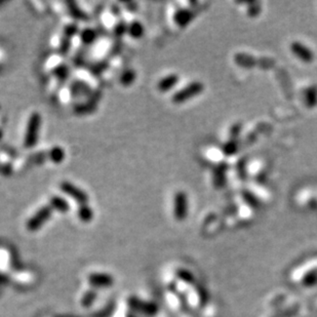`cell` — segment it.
Returning <instances> with one entry per match:
<instances>
[{
    "label": "cell",
    "mask_w": 317,
    "mask_h": 317,
    "mask_svg": "<svg viewBox=\"0 0 317 317\" xmlns=\"http://www.w3.org/2000/svg\"><path fill=\"white\" fill-rule=\"evenodd\" d=\"M78 34L84 44H93L98 40L97 31L90 27L82 29Z\"/></svg>",
    "instance_id": "cell-19"
},
{
    "label": "cell",
    "mask_w": 317,
    "mask_h": 317,
    "mask_svg": "<svg viewBox=\"0 0 317 317\" xmlns=\"http://www.w3.org/2000/svg\"><path fill=\"white\" fill-rule=\"evenodd\" d=\"M203 89H204V86L201 81H193L191 84L178 90L177 92H174L172 97V101L174 104L185 103L187 101H189L190 99L201 95V93L203 91Z\"/></svg>",
    "instance_id": "cell-4"
},
{
    "label": "cell",
    "mask_w": 317,
    "mask_h": 317,
    "mask_svg": "<svg viewBox=\"0 0 317 317\" xmlns=\"http://www.w3.org/2000/svg\"><path fill=\"white\" fill-rule=\"evenodd\" d=\"M74 76L79 84L86 86L91 92L101 91L102 80L90 70L84 67H78L74 70Z\"/></svg>",
    "instance_id": "cell-1"
},
{
    "label": "cell",
    "mask_w": 317,
    "mask_h": 317,
    "mask_svg": "<svg viewBox=\"0 0 317 317\" xmlns=\"http://www.w3.org/2000/svg\"><path fill=\"white\" fill-rule=\"evenodd\" d=\"M136 72L134 71V70L132 69H128V70H125V71H123L121 74H120V77H119V82H120V85L124 86H131L133 82L135 81L136 79Z\"/></svg>",
    "instance_id": "cell-25"
},
{
    "label": "cell",
    "mask_w": 317,
    "mask_h": 317,
    "mask_svg": "<svg viewBox=\"0 0 317 317\" xmlns=\"http://www.w3.org/2000/svg\"><path fill=\"white\" fill-rule=\"evenodd\" d=\"M123 65H124L123 58L121 56H118V55H115V56L110 57V58L107 61V66L109 68H111L112 70H114L115 72H118L119 70H121Z\"/></svg>",
    "instance_id": "cell-24"
},
{
    "label": "cell",
    "mask_w": 317,
    "mask_h": 317,
    "mask_svg": "<svg viewBox=\"0 0 317 317\" xmlns=\"http://www.w3.org/2000/svg\"><path fill=\"white\" fill-rule=\"evenodd\" d=\"M41 126V115L38 112L31 113L24 137V145L26 148H32L37 143L39 128Z\"/></svg>",
    "instance_id": "cell-2"
},
{
    "label": "cell",
    "mask_w": 317,
    "mask_h": 317,
    "mask_svg": "<svg viewBox=\"0 0 317 317\" xmlns=\"http://www.w3.org/2000/svg\"><path fill=\"white\" fill-rule=\"evenodd\" d=\"M95 299H96V293L95 292H93V291L86 292L84 295V297H82V300H81L82 306H85V307L90 306V305L92 304V302L95 301Z\"/></svg>",
    "instance_id": "cell-30"
},
{
    "label": "cell",
    "mask_w": 317,
    "mask_h": 317,
    "mask_svg": "<svg viewBox=\"0 0 317 317\" xmlns=\"http://www.w3.org/2000/svg\"><path fill=\"white\" fill-rule=\"evenodd\" d=\"M88 283L95 288H109L113 285V278L109 274L93 273L88 276Z\"/></svg>",
    "instance_id": "cell-11"
},
{
    "label": "cell",
    "mask_w": 317,
    "mask_h": 317,
    "mask_svg": "<svg viewBox=\"0 0 317 317\" xmlns=\"http://www.w3.org/2000/svg\"><path fill=\"white\" fill-rule=\"evenodd\" d=\"M4 122L5 119L2 115H0V140H1L2 136H3V126H4Z\"/></svg>",
    "instance_id": "cell-32"
},
{
    "label": "cell",
    "mask_w": 317,
    "mask_h": 317,
    "mask_svg": "<svg viewBox=\"0 0 317 317\" xmlns=\"http://www.w3.org/2000/svg\"><path fill=\"white\" fill-rule=\"evenodd\" d=\"M306 102L309 107H313L317 104V88L312 86L306 91Z\"/></svg>",
    "instance_id": "cell-29"
},
{
    "label": "cell",
    "mask_w": 317,
    "mask_h": 317,
    "mask_svg": "<svg viewBox=\"0 0 317 317\" xmlns=\"http://www.w3.org/2000/svg\"><path fill=\"white\" fill-rule=\"evenodd\" d=\"M49 6L51 9L54 11L56 15H58L61 19L70 15L69 13V8L67 5V2H62V1H52L49 3Z\"/></svg>",
    "instance_id": "cell-21"
},
{
    "label": "cell",
    "mask_w": 317,
    "mask_h": 317,
    "mask_svg": "<svg viewBox=\"0 0 317 317\" xmlns=\"http://www.w3.org/2000/svg\"><path fill=\"white\" fill-rule=\"evenodd\" d=\"M73 97H74V95H73V91H72L71 87H70L69 86H63L61 87V89L58 90L56 98H57L58 102L60 103L61 105L66 106V105H69L70 103H71Z\"/></svg>",
    "instance_id": "cell-16"
},
{
    "label": "cell",
    "mask_w": 317,
    "mask_h": 317,
    "mask_svg": "<svg viewBox=\"0 0 317 317\" xmlns=\"http://www.w3.org/2000/svg\"><path fill=\"white\" fill-rule=\"evenodd\" d=\"M179 81V76L177 74H170L159 80L157 87L161 92H167L177 86Z\"/></svg>",
    "instance_id": "cell-13"
},
{
    "label": "cell",
    "mask_w": 317,
    "mask_h": 317,
    "mask_svg": "<svg viewBox=\"0 0 317 317\" xmlns=\"http://www.w3.org/2000/svg\"><path fill=\"white\" fill-rule=\"evenodd\" d=\"M125 26H126V32L130 34L133 38L137 39L143 36L144 27L142 25V23H141L139 20L135 19L132 22L128 23V24H126Z\"/></svg>",
    "instance_id": "cell-14"
},
{
    "label": "cell",
    "mask_w": 317,
    "mask_h": 317,
    "mask_svg": "<svg viewBox=\"0 0 317 317\" xmlns=\"http://www.w3.org/2000/svg\"><path fill=\"white\" fill-rule=\"evenodd\" d=\"M116 73L117 72H115L114 70H112L111 68H109L107 65H106L103 68H101V70H100V72H99L100 79L103 81H106V82L111 81L114 78Z\"/></svg>",
    "instance_id": "cell-28"
},
{
    "label": "cell",
    "mask_w": 317,
    "mask_h": 317,
    "mask_svg": "<svg viewBox=\"0 0 317 317\" xmlns=\"http://www.w3.org/2000/svg\"><path fill=\"white\" fill-rule=\"evenodd\" d=\"M60 189L63 193L68 195L69 197H71L72 199L80 204H86L88 202V196L87 194L82 191L80 188L75 186L74 184L64 181L60 184Z\"/></svg>",
    "instance_id": "cell-6"
},
{
    "label": "cell",
    "mask_w": 317,
    "mask_h": 317,
    "mask_svg": "<svg viewBox=\"0 0 317 317\" xmlns=\"http://www.w3.org/2000/svg\"><path fill=\"white\" fill-rule=\"evenodd\" d=\"M77 216L79 220L82 222H89L93 218V211L89 205L86 204H80L78 209H77Z\"/></svg>",
    "instance_id": "cell-23"
},
{
    "label": "cell",
    "mask_w": 317,
    "mask_h": 317,
    "mask_svg": "<svg viewBox=\"0 0 317 317\" xmlns=\"http://www.w3.org/2000/svg\"><path fill=\"white\" fill-rule=\"evenodd\" d=\"M67 5L69 8V13L72 16L74 20H80V21H87L89 19L88 15L86 13L84 9L78 5L77 2H69L67 1Z\"/></svg>",
    "instance_id": "cell-15"
},
{
    "label": "cell",
    "mask_w": 317,
    "mask_h": 317,
    "mask_svg": "<svg viewBox=\"0 0 317 317\" xmlns=\"http://www.w3.org/2000/svg\"><path fill=\"white\" fill-rule=\"evenodd\" d=\"M65 159V151L60 146H55L49 150V160L54 163H61Z\"/></svg>",
    "instance_id": "cell-22"
},
{
    "label": "cell",
    "mask_w": 317,
    "mask_h": 317,
    "mask_svg": "<svg viewBox=\"0 0 317 317\" xmlns=\"http://www.w3.org/2000/svg\"><path fill=\"white\" fill-rule=\"evenodd\" d=\"M82 45H84V42H82L79 34L77 33L75 36L71 39V41H70V45H69V49H68L67 53L72 58H76L79 57V55L81 53Z\"/></svg>",
    "instance_id": "cell-18"
},
{
    "label": "cell",
    "mask_w": 317,
    "mask_h": 317,
    "mask_svg": "<svg viewBox=\"0 0 317 317\" xmlns=\"http://www.w3.org/2000/svg\"><path fill=\"white\" fill-rule=\"evenodd\" d=\"M63 81L64 79L62 77H60L58 75H52L50 76L49 80H48V84H46V92H48V95L51 96L52 98H56L58 90L61 89V87L63 86Z\"/></svg>",
    "instance_id": "cell-12"
},
{
    "label": "cell",
    "mask_w": 317,
    "mask_h": 317,
    "mask_svg": "<svg viewBox=\"0 0 317 317\" xmlns=\"http://www.w3.org/2000/svg\"><path fill=\"white\" fill-rule=\"evenodd\" d=\"M193 18V15L190 13L189 10L185 9H179L174 13L173 15V21L178 26H185L189 23Z\"/></svg>",
    "instance_id": "cell-20"
},
{
    "label": "cell",
    "mask_w": 317,
    "mask_h": 317,
    "mask_svg": "<svg viewBox=\"0 0 317 317\" xmlns=\"http://www.w3.org/2000/svg\"><path fill=\"white\" fill-rule=\"evenodd\" d=\"M290 52L304 63H312L314 61V53L302 42L293 41L290 44Z\"/></svg>",
    "instance_id": "cell-8"
},
{
    "label": "cell",
    "mask_w": 317,
    "mask_h": 317,
    "mask_svg": "<svg viewBox=\"0 0 317 317\" xmlns=\"http://www.w3.org/2000/svg\"><path fill=\"white\" fill-rule=\"evenodd\" d=\"M4 58H5V55H4L3 51L0 50V64H1L4 61Z\"/></svg>",
    "instance_id": "cell-33"
},
{
    "label": "cell",
    "mask_w": 317,
    "mask_h": 317,
    "mask_svg": "<svg viewBox=\"0 0 317 317\" xmlns=\"http://www.w3.org/2000/svg\"><path fill=\"white\" fill-rule=\"evenodd\" d=\"M53 208L50 205H44L39 208L36 213H35L27 222L26 227L29 231L35 232L39 228H41L48 220L52 217Z\"/></svg>",
    "instance_id": "cell-5"
},
{
    "label": "cell",
    "mask_w": 317,
    "mask_h": 317,
    "mask_svg": "<svg viewBox=\"0 0 317 317\" xmlns=\"http://www.w3.org/2000/svg\"><path fill=\"white\" fill-rule=\"evenodd\" d=\"M31 5L34 7V9L37 11L39 14H45L48 11V4L44 1H31Z\"/></svg>",
    "instance_id": "cell-31"
},
{
    "label": "cell",
    "mask_w": 317,
    "mask_h": 317,
    "mask_svg": "<svg viewBox=\"0 0 317 317\" xmlns=\"http://www.w3.org/2000/svg\"><path fill=\"white\" fill-rule=\"evenodd\" d=\"M115 48V43L110 38H98V40L92 44V49L90 52V58L92 61L101 62L108 58Z\"/></svg>",
    "instance_id": "cell-3"
},
{
    "label": "cell",
    "mask_w": 317,
    "mask_h": 317,
    "mask_svg": "<svg viewBox=\"0 0 317 317\" xmlns=\"http://www.w3.org/2000/svg\"><path fill=\"white\" fill-rule=\"evenodd\" d=\"M28 166H29L28 158L18 156L15 158L14 163H13V173H16L24 172Z\"/></svg>",
    "instance_id": "cell-26"
},
{
    "label": "cell",
    "mask_w": 317,
    "mask_h": 317,
    "mask_svg": "<svg viewBox=\"0 0 317 317\" xmlns=\"http://www.w3.org/2000/svg\"><path fill=\"white\" fill-rule=\"evenodd\" d=\"M173 215L177 220H184L187 216L188 198L184 191H179L174 195Z\"/></svg>",
    "instance_id": "cell-9"
},
{
    "label": "cell",
    "mask_w": 317,
    "mask_h": 317,
    "mask_svg": "<svg viewBox=\"0 0 317 317\" xmlns=\"http://www.w3.org/2000/svg\"><path fill=\"white\" fill-rule=\"evenodd\" d=\"M16 157L14 151L10 149L0 150V173L3 175L13 173V163Z\"/></svg>",
    "instance_id": "cell-10"
},
{
    "label": "cell",
    "mask_w": 317,
    "mask_h": 317,
    "mask_svg": "<svg viewBox=\"0 0 317 317\" xmlns=\"http://www.w3.org/2000/svg\"><path fill=\"white\" fill-rule=\"evenodd\" d=\"M50 206L53 209L61 211V213H67V211L70 209V205L66 199L62 198L61 196H58V195H54L51 197Z\"/></svg>",
    "instance_id": "cell-17"
},
{
    "label": "cell",
    "mask_w": 317,
    "mask_h": 317,
    "mask_svg": "<svg viewBox=\"0 0 317 317\" xmlns=\"http://www.w3.org/2000/svg\"><path fill=\"white\" fill-rule=\"evenodd\" d=\"M65 66V58L61 54H53L45 60L43 64V72L46 75L52 76Z\"/></svg>",
    "instance_id": "cell-7"
},
{
    "label": "cell",
    "mask_w": 317,
    "mask_h": 317,
    "mask_svg": "<svg viewBox=\"0 0 317 317\" xmlns=\"http://www.w3.org/2000/svg\"><path fill=\"white\" fill-rule=\"evenodd\" d=\"M31 161L37 164H41L45 162L46 160H49V150H41L35 152L34 154L31 155Z\"/></svg>",
    "instance_id": "cell-27"
}]
</instances>
